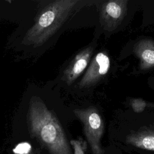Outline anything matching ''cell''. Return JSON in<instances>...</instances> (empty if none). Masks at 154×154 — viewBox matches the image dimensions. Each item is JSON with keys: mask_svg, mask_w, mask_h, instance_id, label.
I'll return each mask as SVG.
<instances>
[{"mask_svg": "<svg viewBox=\"0 0 154 154\" xmlns=\"http://www.w3.org/2000/svg\"><path fill=\"white\" fill-rule=\"evenodd\" d=\"M28 119L32 134L52 154H72L58 119L40 99H31Z\"/></svg>", "mask_w": 154, "mask_h": 154, "instance_id": "cell-1", "label": "cell"}, {"mask_svg": "<svg viewBox=\"0 0 154 154\" xmlns=\"http://www.w3.org/2000/svg\"><path fill=\"white\" fill-rule=\"evenodd\" d=\"M78 0H57L47 5L25 37L28 44L40 45L52 35L66 21Z\"/></svg>", "mask_w": 154, "mask_h": 154, "instance_id": "cell-2", "label": "cell"}, {"mask_svg": "<svg viewBox=\"0 0 154 154\" xmlns=\"http://www.w3.org/2000/svg\"><path fill=\"white\" fill-rule=\"evenodd\" d=\"M75 116L81 122L84 132L93 154H104L100 139L103 134L104 123L101 115L94 106L75 109Z\"/></svg>", "mask_w": 154, "mask_h": 154, "instance_id": "cell-3", "label": "cell"}, {"mask_svg": "<svg viewBox=\"0 0 154 154\" xmlns=\"http://www.w3.org/2000/svg\"><path fill=\"white\" fill-rule=\"evenodd\" d=\"M128 0H108L100 5L99 19L105 30L116 29L124 19L128 8Z\"/></svg>", "mask_w": 154, "mask_h": 154, "instance_id": "cell-4", "label": "cell"}, {"mask_svg": "<svg viewBox=\"0 0 154 154\" xmlns=\"http://www.w3.org/2000/svg\"><path fill=\"white\" fill-rule=\"evenodd\" d=\"M109 68L110 59L108 54L103 51L98 52L78 83V87L85 88L95 85L108 73Z\"/></svg>", "mask_w": 154, "mask_h": 154, "instance_id": "cell-5", "label": "cell"}, {"mask_svg": "<svg viewBox=\"0 0 154 154\" xmlns=\"http://www.w3.org/2000/svg\"><path fill=\"white\" fill-rule=\"evenodd\" d=\"M93 52V47L88 46L75 55L64 71L63 79L66 84H72L83 73L89 64Z\"/></svg>", "mask_w": 154, "mask_h": 154, "instance_id": "cell-6", "label": "cell"}, {"mask_svg": "<svg viewBox=\"0 0 154 154\" xmlns=\"http://www.w3.org/2000/svg\"><path fill=\"white\" fill-rule=\"evenodd\" d=\"M133 51L140 61V68L146 70L154 67V40L145 38L138 40Z\"/></svg>", "mask_w": 154, "mask_h": 154, "instance_id": "cell-7", "label": "cell"}, {"mask_svg": "<svg viewBox=\"0 0 154 154\" xmlns=\"http://www.w3.org/2000/svg\"><path fill=\"white\" fill-rule=\"evenodd\" d=\"M126 142L140 149L154 151V131L144 130L133 132L126 137Z\"/></svg>", "mask_w": 154, "mask_h": 154, "instance_id": "cell-8", "label": "cell"}, {"mask_svg": "<svg viewBox=\"0 0 154 154\" xmlns=\"http://www.w3.org/2000/svg\"><path fill=\"white\" fill-rule=\"evenodd\" d=\"M70 144L74 149V154H85L87 150V142L81 138L70 141Z\"/></svg>", "mask_w": 154, "mask_h": 154, "instance_id": "cell-9", "label": "cell"}, {"mask_svg": "<svg viewBox=\"0 0 154 154\" xmlns=\"http://www.w3.org/2000/svg\"><path fill=\"white\" fill-rule=\"evenodd\" d=\"M130 105L135 112L140 113L143 112L147 106L146 102L140 98H135L131 99Z\"/></svg>", "mask_w": 154, "mask_h": 154, "instance_id": "cell-10", "label": "cell"}, {"mask_svg": "<svg viewBox=\"0 0 154 154\" xmlns=\"http://www.w3.org/2000/svg\"><path fill=\"white\" fill-rule=\"evenodd\" d=\"M31 145L26 142L19 143L13 149V152L16 154H27L31 150Z\"/></svg>", "mask_w": 154, "mask_h": 154, "instance_id": "cell-11", "label": "cell"}]
</instances>
